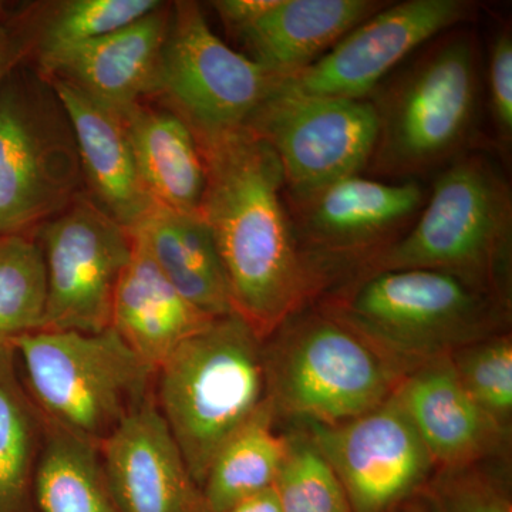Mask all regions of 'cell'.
Returning <instances> with one entry per match:
<instances>
[{
	"instance_id": "cell-1",
	"label": "cell",
	"mask_w": 512,
	"mask_h": 512,
	"mask_svg": "<svg viewBox=\"0 0 512 512\" xmlns=\"http://www.w3.org/2000/svg\"><path fill=\"white\" fill-rule=\"evenodd\" d=\"M200 147V210L224 266L234 312L268 338L322 288L303 256L268 143L248 128Z\"/></svg>"
},
{
	"instance_id": "cell-2",
	"label": "cell",
	"mask_w": 512,
	"mask_h": 512,
	"mask_svg": "<svg viewBox=\"0 0 512 512\" xmlns=\"http://www.w3.org/2000/svg\"><path fill=\"white\" fill-rule=\"evenodd\" d=\"M483 59L476 30L434 37L386 77L369 100L377 141L367 170L419 181L474 150L483 103Z\"/></svg>"
},
{
	"instance_id": "cell-3",
	"label": "cell",
	"mask_w": 512,
	"mask_h": 512,
	"mask_svg": "<svg viewBox=\"0 0 512 512\" xmlns=\"http://www.w3.org/2000/svg\"><path fill=\"white\" fill-rule=\"evenodd\" d=\"M512 191L487 151H467L437 173L412 227L356 275L399 269L446 272L511 305Z\"/></svg>"
},
{
	"instance_id": "cell-4",
	"label": "cell",
	"mask_w": 512,
	"mask_h": 512,
	"mask_svg": "<svg viewBox=\"0 0 512 512\" xmlns=\"http://www.w3.org/2000/svg\"><path fill=\"white\" fill-rule=\"evenodd\" d=\"M508 309L446 272L399 269L356 275L320 311L359 336L403 379L498 335Z\"/></svg>"
},
{
	"instance_id": "cell-5",
	"label": "cell",
	"mask_w": 512,
	"mask_h": 512,
	"mask_svg": "<svg viewBox=\"0 0 512 512\" xmlns=\"http://www.w3.org/2000/svg\"><path fill=\"white\" fill-rule=\"evenodd\" d=\"M237 313L210 320L156 369L153 394L195 483L266 402L264 345Z\"/></svg>"
},
{
	"instance_id": "cell-6",
	"label": "cell",
	"mask_w": 512,
	"mask_h": 512,
	"mask_svg": "<svg viewBox=\"0 0 512 512\" xmlns=\"http://www.w3.org/2000/svg\"><path fill=\"white\" fill-rule=\"evenodd\" d=\"M10 343L43 419L96 446L153 394L156 370L111 328L37 330Z\"/></svg>"
},
{
	"instance_id": "cell-7",
	"label": "cell",
	"mask_w": 512,
	"mask_h": 512,
	"mask_svg": "<svg viewBox=\"0 0 512 512\" xmlns=\"http://www.w3.org/2000/svg\"><path fill=\"white\" fill-rule=\"evenodd\" d=\"M83 187L62 100L47 77L19 64L0 84V237L33 235Z\"/></svg>"
},
{
	"instance_id": "cell-8",
	"label": "cell",
	"mask_w": 512,
	"mask_h": 512,
	"mask_svg": "<svg viewBox=\"0 0 512 512\" xmlns=\"http://www.w3.org/2000/svg\"><path fill=\"white\" fill-rule=\"evenodd\" d=\"M265 350L266 399L305 423L356 419L392 396L400 377L375 350L322 311L286 319Z\"/></svg>"
},
{
	"instance_id": "cell-9",
	"label": "cell",
	"mask_w": 512,
	"mask_h": 512,
	"mask_svg": "<svg viewBox=\"0 0 512 512\" xmlns=\"http://www.w3.org/2000/svg\"><path fill=\"white\" fill-rule=\"evenodd\" d=\"M276 82L278 76L212 32L200 3H170L150 99L183 121L198 146L245 130Z\"/></svg>"
},
{
	"instance_id": "cell-10",
	"label": "cell",
	"mask_w": 512,
	"mask_h": 512,
	"mask_svg": "<svg viewBox=\"0 0 512 512\" xmlns=\"http://www.w3.org/2000/svg\"><path fill=\"white\" fill-rule=\"evenodd\" d=\"M45 259L42 330L110 328L114 293L133 249L130 231L82 192L33 232Z\"/></svg>"
},
{
	"instance_id": "cell-11",
	"label": "cell",
	"mask_w": 512,
	"mask_h": 512,
	"mask_svg": "<svg viewBox=\"0 0 512 512\" xmlns=\"http://www.w3.org/2000/svg\"><path fill=\"white\" fill-rule=\"evenodd\" d=\"M247 128L278 157L288 201L367 170L379 133L369 100L276 92L256 110Z\"/></svg>"
},
{
	"instance_id": "cell-12",
	"label": "cell",
	"mask_w": 512,
	"mask_h": 512,
	"mask_svg": "<svg viewBox=\"0 0 512 512\" xmlns=\"http://www.w3.org/2000/svg\"><path fill=\"white\" fill-rule=\"evenodd\" d=\"M471 0L392 3L350 30L311 66L281 77L274 92L318 99L367 100L376 87L434 37L471 25Z\"/></svg>"
},
{
	"instance_id": "cell-13",
	"label": "cell",
	"mask_w": 512,
	"mask_h": 512,
	"mask_svg": "<svg viewBox=\"0 0 512 512\" xmlns=\"http://www.w3.org/2000/svg\"><path fill=\"white\" fill-rule=\"evenodd\" d=\"M420 181L352 175L299 200H285L303 256L320 285L339 265L379 254L407 231L426 204Z\"/></svg>"
},
{
	"instance_id": "cell-14",
	"label": "cell",
	"mask_w": 512,
	"mask_h": 512,
	"mask_svg": "<svg viewBox=\"0 0 512 512\" xmlns=\"http://www.w3.org/2000/svg\"><path fill=\"white\" fill-rule=\"evenodd\" d=\"M353 512H384L429 476L433 458L394 392L362 416L339 424L306 423Z\"/></svg>"
},
{
	"instance_id": "cell-15",
	"label": "cell",
	"mask_w": 512,
	"mask_h": 512,
	"mask_svg": "<svg viewBox=\"0 0 512 512\" xmlns=\"http://www.w3.org/2000/svg\"><path fill=\"white\" fill-rule=\"evenodd\" d=\"M111 491L123 512H208L154 394L99 446Z\"/></svg>"
},
{
	"instance_id": "cell-16",
	"label": "cell",
	"mask_w": 512,
	"mask_h": 512,
	"mask_svg": "<svg viewBox=\"0 0 512 512\" xmlns=\"http://www.w3.org/2000/svg\"><path fill=\"white\" fill-rule=\"evenodd\" d=\"M168 16L170 3L163 2L136 22L53 57L35 69L43 76L73 84L123 114L153 94Z\"/></svg>"
},
{
	"instance_id": "cell-17",
	"label": "cell",
	"mask_w": 512,
	"mask_h": 512,
	"mask_svg": "<svg viewBox=\"0 0 512 512\" xmlns=\"http://www.w3.org/2000/svg\"><path fill=\"white\" fill-rule=\"evenodd\" d=\"M47 79L72 123L87 194L127 231H134L156 204L141 181L123 116L73 84Z\"/></svg>"
},
{
	"instance_id": "cell-18",
	"label": "cell",
	"mask_w": 512,
	"mask_h": 512,
	"mask_svg": "<svg viewBox=\"0 0 512 512\" xmlns=\"http://www.w3.org/2000/svg\"><path fill=\"white\" fill-rule=\"evenodd\" d=\"M394 396L412 420L434 464L467 466L494 450L504 430L467 392L451 356L404 376Z\"/></svg>"
},
{
	"instance_id": "cell-19",
	"label": "cell",
	"mask_w": 512,
	"mask_h": 512,
	"mask_svg": "<svg viewBox=\"0 0 512 512\" xmlns=\"http://www.w3.org/2000/svg\"><path fill=\"white\" fill-rule=\"evenodd\" d=\"M390 2L380 0H275L238 33L252 62L275 76L288 77L311 66L350 30Z\"/></svg>"
},
{
	"instance_id": "cell-20",
	"label": "cell",
	"mask_w": 512,
	"mask_h": 512,
	"mask_svg": "<svg viewBox=\"0 0 512 512\" xmlns=\"http://www.w3.org/2000/svg\"><path fill=\"white\" fill-rule=\"evenodd\" d=\"M133 249L114 293L110 328L157 369L210 316L185 301L151 258L143 238L130 232Z\"/></svg>"
},
{
	"instance_id": "cell-21",
	"label": "cell",
	"mask_w": 512,
	"mask_h": 512,
	"mask_svg": "<svg viewBox=\"0 0 512 512\" xmlns=\"http://www.w3.org/2000/svg\"><path fill=\"white\" fill-rule=\"evenodd\" d=\"M141 181L154 204L198 214L205 165L190 128L171 111L141 101L121 114Z\"/></svg>"
},
{
	"instance_id": "cell-22",
	"label": "cell",
	"mask_w": 512,
	"mask_h": 512,
	"mask_svg": "<svg viewBox=\"0 0 512 512\" xmlns=\"http://www.w3.org/2000/svg\"><path fill=\"white\" fill-rule=\"evenodd\" d=\"M131 232L143 238L161 274L185 301L210 318L235 313L220 254L200 214L156 205Z\"/></svg>"
},
{
	"instance_id": "cell-23",
	"label": "cell",
	"mask_w": 512,
	"mask_h": 512,
	"mask_svg": "<svg viewBox=\"0 0 512 512\" xmlns=\"http://www.w3.org/2000/svg\"><path fill=\"white\" fill-rule=\"evenodd\" d=\"M46 421L26 389L12 343H0V512H36Z\"/></svg>"
},
{
	"instance_id": "cell-24",
	"label": "cell",
	"mask_w": 512,
	"mask_h": 512,
	"mask_svg": "<svg viewBox=\"0 0 512 512\" xmlns=\"http://www.w3.org/2000/svg\"><path fill=\"white\" fill-rule=\"evenodd\" d=\"M163 5L160 0H60L37 3L20 19L23 60L42 66L53 57L116 32Z\"/></svg>"
},
{
	"instance_id": "cell-25",
	"label": "cell",
	"mask_w": 512,
	"mask_h": 512,
	"mask_svg": "<svg viewBox=\"0 0 512 512\" xmlns=\"http://www.w3.org/2000/svg\"><path fill=\"white\" fill-rule=\"evenodd\" d=\"M35 507L36 512H123L111 491L99 446L46 421Z\"/></svg>"
},
{
	"instance_id": "cell-26",
	"label": "cell",
	"mask_w": 512,
	"mask_h": 512,
	"mask_svg": "<svg viewBox=\"0 0 512 512\" xmlns=\"http://www.w3.org/2000/svg\"><path fill=\"white\" fill-rule=\"evenodd\" d=\"M268 399L255 416L221 447L201 490L208 512H225L252 495L274 487L288 439L274 430Z\"/></svg>"
},
{
	"instance_id": "cell-27",
	"label": "cell",
	"mask_w": 512,
	"mask_h": 512,
	"mask_svg": "<svg viewBox=\"0 0 512 512\" xmlns=\"http://www.w3.org/2000/svg\"><path fill=\"white\" fill-rule=\"evenodd\" d=\"M46 301L39 242L26 234L0 237V343L42 330Z\"/></svg>"
},
{
	"instance_id": "cell-28",
	"label": "cell",
	"mask_w": 512,
	"mask_h": 512,
	"mask_svg": "<svg viewBox=\"0 0 512 512\" xmlns=\"http://www.w3.org/2000/svg\"><path fill=\"white\" fill-rule=\"evenodd\" d=\"M275 488L282 512H352L335 471L308 436L288 439Z\"/></svg>"
},
{
	"instance_id": "cell-29",
	"label": "cell",
	"mask_w": 512,
	"mask_h": 512,
	"mask_svg": "<svg viewBox=\"0 0 512 512\" xmlns=\"http://www.w3.org/2000/svg\"><path fill=\"white\" fill-rule=\"evenodd\" d=\"M461 383L478 406L501 427L512 412V343L495 335L451 355Z\"/></svg>"
},
{
	"instance_id": "cell-30",
	"label": "cell",
	"mask_w": 512,
	"mask_h": 512,
	"mask_svg": "<svg viewBox=\"0 0 512 512\" xmlns=\"http://www.w3.org/2000/svg\"><path fill=\"white\" fill-rule=\"evenodd\" d=\"M487 94L495 134L504 148L512 141V33L498 30L491 40L487 64Z\"/></svg>"
},
{
	"instance_id": "cell-31",
	"label": "cell",
	"mask_w": 512,
	"mask_h": 512,
	"mask_svg": "<svg viewBox=\"0 0 512 512\" xmlns=\"http://www.w3.org/2000/svg\"><path fill=\"white\" fill-rule=\"evenodd\" d=\"M430 500L429 512H511L503 495L473 476L446 478Z\"/></svg>"
},
{
	"instance_id": "cell-32",
	"label": "cell",
	"mask_w": 512,
	"mask_h": 512,
	"mask_svg": "<svg viewBox=\"0 0 512 512\" xmlns=\"http://www.w3.org/2000/svg\"><path fill=\"white\" fill-rule=\"evenodd\" d=\"M275 0H215L211 8L217 12L218 18L232 36L261 18L271 9Z\"/></svg>"
},
{
	"instance_id": "cell-33",
	"label": "cell",
	"mask_w": 512,
	"mask_h": 512,
	"mask_svg": "<svg viewBox=\"0 0 512 512\" xmlns=\"http://www.w3.org/2000/svg\"><path fill=\"white\" fill-rule=\"evenodd\" d=\"M22 62V49H20L15 32H13V29L0 26V84Z\"/></svg>"
},
{
	"instance_id": "cell-34",
	"label": "cell",
	"mask_w": 512,
	"mask_h": 512,
	"mask_svg": "<svg viewBox=\"0 0 512 512\" xmlns=\"http://www.w3.org/2000/svg\"><path fill=\"white\" fill-rule=\"evenodd\" d=\"M225 512H282V508L274 485L241 501Z\"/></svg>"
},
{
	"instance_id": "cell-35",
	"label": "cell",
	"mask_w": 512,
	"mask_h": 512,
	"mask_svg": "<svg viewBox=\"0 0 512 512\" xmlns=\"http://www.w3.org/2000/svg\"><path fill=\"white\" fill-rule=\"evenodd\" d=\"M3 8H5V3L0 2V15H2Z\"/></svg>"
}]
</instances>
